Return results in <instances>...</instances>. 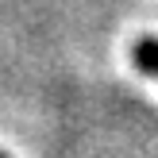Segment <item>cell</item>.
Listing matches in <instances>:
<instances>
[{
    "label": "cell",
    "instance_id": "6da1fadb",
    "mask_svg": "<svg viewBox=\"0 0 158 158\" xmlns=\"http://www.w3.org/2000/svg\"><path fill=\"white\" fill-rule=\"evenodd\" d=\"M135 66L143 69V73L158 77V39H139V46H135Z\"/></svg>",
    "mask_w": 158,
    "mask_h": 158
},
{
    "label": "cell",
    "instance_id": "7a4b0ae2",
    "mask_svg": "<svg viewBox=\"0 0 158 158\" xmlns=\"http://www.w3.org/2000/svg\"><path fill=\"white\" fill-rule=\"evenodd\" d=\"M0 158H4V154H0Z\"/></svg>",
    "mask_w": 158,
    "mask_h": 158
}]
</instances>
